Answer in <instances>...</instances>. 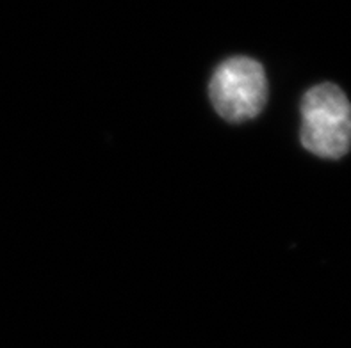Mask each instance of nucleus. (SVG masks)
<instances>
[{
	"instance_id": "obj_1",
	"label": "nucleus",
	"mask_w": 351,
	"mask_h": 348,
	"mask_svg": "<svg viewBox=\"0 0 351 348\" xmlns=\"http://www.w3.org/2000/svg\"><path fill=\"white\" fill-rule=\"evenodd\" d=\"M302 144L319 159L339 160L351 148V103L339 85L319 84L302 100Z\"/></svg>"
},
{
	"instance_id": "obj_2",
	"label": "nucleus",
	"mask_w": 351,
	"mask_h": 348,
	"mask_svg": "<svg viewBox=\"0 0 351 348\" xmlns=\"http://www.w3.org/2000/svg\"><path fill=\"white\" fill-rule=\"evenodd\" d=\"M209 98L219 116L232 123L257 118L267 102V79L255 59L223 61L209 82Z\"/></svg>"
}]
</instances>
